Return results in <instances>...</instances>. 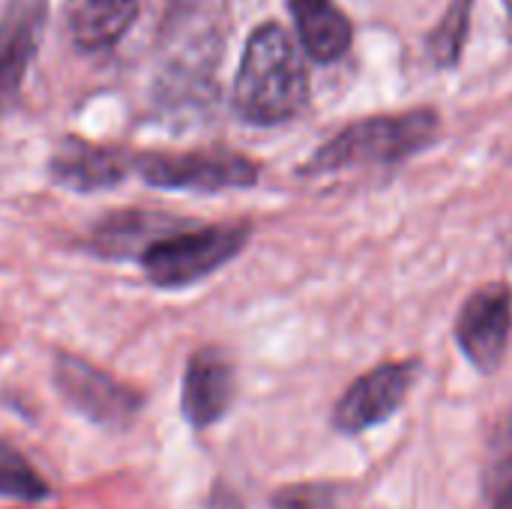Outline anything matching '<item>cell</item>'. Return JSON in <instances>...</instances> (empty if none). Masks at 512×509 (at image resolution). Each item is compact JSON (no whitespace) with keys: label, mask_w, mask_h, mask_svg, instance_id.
Returning a JSON list of instances; mask_svg holds the SVG:
<instances>
[{"label":"cell","mask_w":512,"mask_h":509,"mask_svg":"<svg viewBox=\"0 0 512 509\" xmlns=\"http://www.w3.org/2000/svg\"><path fill=\"white\" fill-rule=\"evenodd\" d=\"M512 339V291L504 282L477 288L459 309L456 345L468 363L492 375L504 366Z\"/></svg>","instance_id":"cell-6"},{"label":"cell","mask_w":512,"mask_h":509,"mask_svg":"<svg viewBox=\"0 0 512 509\" xmlns=\"http://www.w3.org/2000/svg\"><path fill=\"white\" fill-rule=\"evenodd\" d=\"M483 501L486 509H512V414H507L486 447L483 465Z\"/></svg>","instance_id":"cell-14"},{"label":"cell","mask_w":512,"mask_h":509,"mask_svg":"<svg viewBox=\"0 0 512 509\" xmlns=\"http://www.w3.org/2000/svg\"><path fill=\"white\" fill-rule=\"evenodd\" d=\"M138 18V0H78L69 15L72 42L81 51L114 48Z\"/></svg>","instance_id":"cell-12"},{"label":"cell","mask_w":512,"mask_h":509,"mask_svg":"<svg viewBox=\"0 0 512 509\" xmlns=\"http://www.w3.org/2000/svg\"><path fill=\"white\" fill-rule=\"evenodd\" d=\"M51 381L75 414L102 429H126L144 408V393L72 351H54Z\"/></svg>","instance_id":"cell-5"},{"label":"cell","mask_w":512,"mask_h":509,"mask_svg":"<svg viewBox=\"0 0 512 509\" xmlns=\"http://www.w3.org/2000/svg\"><path fill=\"white\" fill-rule=\"evenodd\" d=\"M48 0H21L0 21V117L15 105L27 69L39 51Z\"/></svg>","instance_id":"cell-10"},{"label":"cell","mask_w":512,"mask_h":509,"mask_svg":"<svg viewBox=\"0 0 512 509\" xmlns=\"http://www.w3.org/2000/svg\"><path fill=\"white\" fill-rule=\"evenodd\" d=\"M135 174L165 192L216 195L249 189L258 183V162L231 150H186V153H135Z\"/></svg>","instance_id":"cell-4"},{"label":"cell","mask_w":512,"mask_h":509,"mask_svg":"<svg viewBox=\"0 0 512 509\" xmlns=\"http://www.w3.org/2000/svg\"><path fill=\"white\" fill-rule=\"evenodd\" d=\"M435 135L438 114L429 108L366 117L324 141L303 165V174H336L366 165H393L426 150L435 141Z\"/></svg>","instance_id":"cell-3"},{"label":"cell","mask_w":512,"mask_h":509,"mask_svg":"<svg viewBox=\"0 0 512 509\" xmlns=\"http://www.w3.org/2000/svg\"><path fill=\"white\" fill-rule=\"evenodd\" d=\"M465 24H468V3H459L447 21L438 27V33L432 36V51L438 63H453L459 57L462 48V36H465Z\"/></svg>","instance_id":"cell-17"},{"label":"cell","mask_w":512,"mask_h":509,"mask_svg":"<svg viewBox=\"0 0 512 509\" xmlns=\"http://www.w3.org/2000/svg\"><path fill=\"white\" fill-rule=\"evenodd\" d=\"M0 498L21 504H42L45 498H51L48 480L9 441H0Z\"/></svg>","instance_id":"cell-15"},{"label":"cell","mask_w":512,"mask_h":509,"mask_svg":"<svg viewBox=\"0 0 512 509\" xmlns=\"http://www.w3.org/2000/svg\"><path fill=\"white\" fill-rule=\"evenodd\" d=\"M345 486L339 483H297L270 498V509H342Z\"/></svg>","instance_id":"cell-16"},{"label":"cell","mask_w":512,"mask_h":509,"mask_svg":"<svg viewBox=\"0 0 512 509\" xmlns=\"http://www.w3.org/2000/svg\"><path fill=\"white\" fill-rule=\"evenodd\" d=\"M180 216L156 213V210H111L105 213L87 234L84 246L90 255L102 261H138L144 249L162 237Z\"/></svg>","instance_id":"cell-11"},{"label":"cell","mask_w":512,"mask_h":509,"mask_svg":"<svg viewBox=\"0 0 512 509\" xmlns=\"http://www.w3.org/2000/svg\"><path fill=\"white\" fill-rule=\"evenodd\" d=\"M252 240L249 222H192L177 219L162 237H156L138 267L147 282L162 291H183L231 264Z\"/></svg>","instance_id":"cell-2"},{"label":"cell","mask_w":512,"mask_h":509,"mask_svg":"<svg viewBox=\"0 0 512 509\" xmlns=\"http://www.w3.org/2000/svg\"><path fill=\"white\" fill-rule=\"evenodd\" d=\"M417 372L420 366L414 360H405V363H384L360 375L339 396L333 408V429L339 435H363L396 417L414 387Z\"/></svg>","instance_id":"cell-7"},{"label":"cell","mask_w":512,"mask_h":509,"mask_svg":"<svg viewBox=\"0 0 512 509\" xmlns=\"http://www.w3.org/2000/svg\"><path fill=\"white\" fill-rule=\"evenodd\" d=\"M204 509H246V507H243V501L237 498V492H234L231 486L216 483V486L210 489V498H207V507Z\"/></svg>","instance_id":"cell-18"},{"label":"cell","mask_w":512,"mask_h":509,"mask_svg":"<svg viewBox=\"0 0 512 509\" xmlns=\"http://www.w3.org/2000/svg\"><path fill=\"white\" fill-rule=\"evenodd\" d=\"M237 396V375L231 360L219 348H198L186 369L180 387V411L192 429H210L222 423Z\"/></svg>","instance_id":"cell-9"},{"label":"cell","mask_w":512,"mask_h":509,"mask_svg":"<svg viewBox=\"0 0 512 509\" xmlns=\"http://www.w3.org/2000/svg\"><path fill=\"white\" fill-rule=\"evenodd\" d=\"M507 3H510V6H512V0H507Z\"/></svg>","instance_id":"cell-19"},{"label":"cell","mask_w":512,"mask_h":509,"mask_svg":"<svg viewBox=\"0 0 512 509\" xmlns=\"http://www.w3.org/2000/svg\"><path fill=\"white\" fill-rule=\"evenodd\" d=\"M48 174L69 192L93 195L126 183L135 174V153L126 147L93 144L78 135H66L48 159Z\"/></svg>","instance_id":"cell-8"},{"label":"cell","mask_w":512,"mask_h":509,"mask_svg":"<svg viewBox=\"0 0 512 509\" xmlns=\"http://www.w3.org/2000/svg\"><path fill=\"white\" fill-rule=\"evenodd\" d=\"M306 51L321 60H339L351 45V24L333 0H288Z\"/></svg>","instance_id":"cell-13"},{"label":"cell","mask_w":512,"mask_h":509,"mask_svg":"<svg viewBox=\"0 0 512 509\" xmlns=\"http://www.w3.org/2000/svg\"><path fill=\"white\" fill-rule=\"evenodd\" d=\"M309 72L291 33L267 21L252 30L234 78V111L252 126H279L303 111Z\"/></svg>","instance_id":"cell-1"}]
</instances>
